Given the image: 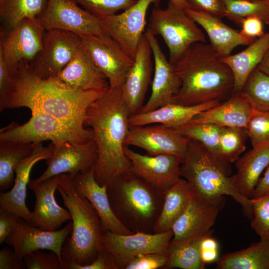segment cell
Listing matches in <instances>:
<instances>
[{
    "label": "cell",
    "mask_w": 269,
    "mask_h": 269,
    "mask_svg": "<svg viewBox=\"0 0 269 269\" xmlns=\"http://www.w3.org/2000/svg\"><path fill=\"white\" fill-rule=\"evenodd\" d=\"M242 91L256 110L269 111V76L257 67L249 76Z\"/></svg>",
    "instance_id": "cell-39"
},
{
    "label": "cell",
    "mask_w": 269,
    "mask_h": 269,
    "mask_svg": "<svg viewBox=\"0 0 269 269\" xmlns=\"http://www.w3.org/2000/svg\"><path fill=\"white\" fill-rule=\"evenodd\" d=\"M247 137L245 128L221 127L217 156L229 164L235 162L246 149Z\"/></svg>",
    "instance_id": "cell-38"
},
{
    "label": "cell",
    "mask_w": 269,
    "mask_h": 269,
    "mask_svg": "<svg viewBox=\"0 0 269 269\" xmlns=\"http://www.w3.org/2000/svg\"><path fill=\"white\" fill-rule=\"evenodd\" d=\"M25 268L24 261L19 260L13 250L8 247L0 250V269H21Z\"/></svg>",
    "instance_id": "cell-50"
},
{
    "label": "cell",
    "mask_w": 269,
    "mask_h": 269,
    "mask_svg": "<svg viewBox=\"0 0 269 269\" xmlns=\"http://www.w3.org/2000/svg\"><path fill=\"white\" fill-rule=\"evenodd\" d=\"M19 217L0 207V244L6 243L12 235Z\"/></svg>",
    "instance_id": "cell-48"
},
{
    "label": "cell",
    "mask_w": 269,
    "mask_h": 269,
    "mask_svg": "<svg viewBox=\"0 0 269 269\" xmlns=\"http://www.w3.org/2000/svg\"><path fill=\"white\" fill-rule=\"evenodd\" d=\"M269 50V31L258 38L244 50L222 58L231 69L234 79L233 92L241 91L251 73Z\"/></svg>",
    "instance_id": "cell-30"
},
{
    "label": "cell",
    "mask_w": 269,
    "mask_h": 269,
    "mask_svg": "<svg viewBox=\"0 0 269 269\" xmlns=\"http://www.w3.org/2000/svg\"><path fill=\"white\" fill-rule=\"evenodd\" d=\"M167 261V253L140 254L126 266L125 269H164Z\"/></svg>",
    "instance_id": "cell-44"
},
{
    "label": "cell",
    "mask_w": 269,
    "mask_h": 269,
    "mask_svg": "<svg viewBox=\"0 0 269 269\" xmlns=\"http://www.w3.org/2000/svg\"><path fill=\"white\" fill-rule=\"evenodd\" d=\"M173 237L172 229L158 233L135 232L129 235L106 231L103 237V245L112 255L118 269H125L140 254L167 253Z\"/></svg>",
    "instance_id": "cell-11"
},
{
    "label": "cell",
    "mask_w": 269,
    "mask_h": 269,
    "mask_svg": "<svg viewBox=\"0 0 269 269\" xmlns=\"http://www.w3.org/2000/svg\"><path fill=\"white\" fill-rule=\"evenodd\" d=\"M94 167L84 173L70 174L76 190L86 198L95 208L105 232L120 235L134 233L125 227L113 212L108 198L107 186L100 185L96 180Z\"/></svg>",
    "instance_id": "cell-23"
},
{
    "label": "cell",
    "mask_w": 269,
    "mask_h": 269,
    "mask_svg": "<svg viewBox=\"0 0 269 269\" xmlns=\"http://www.w3.org/2000/svg\"><path fill=\"white\" fill-rule=\"evenodd\" d=\"M195 192L189 183L180 178L165 193L162 210L153 229V233L170 229L187 208Z\"/></svg>",
    "instance_id": "cell-31"
},
{
    "label": "cell",
    "mask_w": 269,
    "mask_h": 269,
    "mask_svg": "<svg viewBox=\"0 0 269 269\" xmlns=\"http://www.w3.org/2000/svg\"><path fill=\"white\" fill-rule=\"evenodd\" d=\"M35 144L15 141H0V191L11 187L15 180V168L32 152Z\"/></svg>",
    "instance_id": "cell-34"
},
{
    "label": "cell",
    "mask_w": 269,
    "mask_h": 269,
    "mask_svg": "<svg viewBox=\"0 0 269 269\" xmlns=\"http://www.w3.org/2000/svg\"><path fill=\"white\" fill-rule=\"evenodd\" d=\"M206 235L178 241L171 240L167 250L168 261L164 269H205V264L201 257L200 245Z\"/></svg>",
    "instance_id": "cell-33"
},
{
    "label": "cell",
    "mask_w": 269,
    "mask_h": 269,
    "mask_svg": "<svg viewBox=\"0 0 269 269\" xmlns=\"http://www.w3.org/2000/svg\"><path fill=\"white\" fill-rule=\"evenodd\" d=\"M255 110L251 101L243 91L233 92L226 102L197 114L190 122L246 129Z\"/></svg>",
    "instance_id": "cell-25"
},
{
    "label": "cell",
    "mask_w": 269,
    "mask_h": 269,
    "mask_svg": "<svg viewBox=\"0 0 269 269\" xmlns=\"http://www.w3.org/2000/svg\"><path fill=\"white\" fill-rule=\"evenodd\" d=\"M160 0H137L120 14L99 18L106 32L116 41L124 51L134 59L144 33L147 9Z\"/></svg>",
    "instance_id": "cell-14"
},
{
    "label": "cell",
    "mask_w": 269,
    "mask_h": 269,
    "mask_svg": "<svg viewBox=\"0 0 269 269\" xmlns=\"http://www.w3.org/2000/svg\"><path fill=\"white\" fill-rule=\"evenodd\" d=\"M172 65L181 85L171 103L199 105L233 92L232 72L210 44H193Z\"/></svg>",
    "instance_id": "cell-3"
},
{
    "label": "cell",
    "mask_w": 269,
    "mask_h": 269,
    "mask_svg": "<svg viewBox=\"0 0 269 269\" xmlns=\"http://www.w3.org/2000/svg\"><path fill=\"white\" fill-rule=\"evenodd\" d=\"M206 32L210 44L221 57L230 55L240 45H249L256 39L242 35L237 31L224 23L220 18L191 8L184 9Z\"/></svg>",
    "instance_id": "cell-27"
},
{
    "label": "cell",
    "mask_w": 269,
    "mask_h": 269,
    "mask_svg": "<svg viewBox=\"0 0 269 269\" xmlns=\"http://www.w3.org/2000/svg\"><path fill=\"white\" fill-rule=\"evenodd\" d=\"M87 11L101 18L133 5L137 0H72Z\"/></svg>",
    "instance_id": "cell-41"
},
{
    "label": "cell",
    "mask_w": 269,
    "mask_h": 269,
    "mask_svg": "<svg viewBox=\"0 0 269 269\" xmlns=\"http://www.w3.org/2000/svg\"><path fill=\"white\" fill-rule=\"evenodd\" d=\"M235 162L234 185L241 195L251 199L262 173L269 166V142L253 147Z\"/></svg>",
    "instance_id": "cell-29"
},
{
    "label": "cell",
    "mask_w": 269,
    "mask_h": 269,
    "mask_svg": "<svg viewBox=\"0 0 269 269\" xmlns=\"http://www.w3.org/2000/svg\"><path fill=\"white\" fill-rule=\"evenodd\" d=\"M13 88V81L3 54L0 51V112L7 109L8 98Z\"/></svg>",
    "instance_id": "cell-45"
},
{
    "label": "cell",
    "mask_w": 269,
    "mask_h": 269,
    "mask_svg": "<svg viewBox=\"0 0 269 269\" xmlns=\"http://www.w3.org/2000/svg\"><path fill=\"white\" fill-rule=\"evenodd\" d=\"M124 151L131 162V172L165 192L181 178L182 158L178 156L143 155L127 145Z\"/></svg>",
    "instance_id": "cell-18"
},
{
    "label": "cell",
    "mask_w": 269,
    "mask_h": 269,
    "mask_svg": "<svg viewBox=\"0 0 269 269\" xmlns=\"http://www.w3.org/2000/svg\"><path fill=\"white\" fill-rule=\"evenodd\" d=\"M220 101L215 100L193 106L170 103L155 110L130 116L129 125L131 127L159 123L167 128L179 127L190 122L197 114L219 105Z\"/></svg>",
    "instance_id": "cell-28"
},
{
    "label": "cell",
    "mask_w": 269,
    "mask_h": 269,
    "mask_svg": "<svg viewBox=\"0 0 269 269\" xmlns=\"http://www.w3.org/2000/svg\"><path fill=\"white\" fill-rule=\"evenodd\" d=\"M226 16L241 27L242 20L256 16L269 26V0H223Z\"/></svg>",
    "instance_id": "cell-36"
},
{
    "label": "cell",
    "mask_w": 269,
    "mask_h": 269,
    "mask_svg": "<svg viewBox=\"0 0 269 269\" xmlns=\"http://www.w3.org/2000/svg\"><path fill=\"white\" fill-rule=\"evenodd\" d=\"M48 0H0V17L4 29L9 30L25 18H38Z\"/></svg>",
    "instance_id": "cell-35"
},
{
    "label": "cell",
    "mask_w": 269,
    "mask_h": 269,
    "mask_svg": "<svg viewBox=\"0 0 269 269\" xmlns=\"http://www.w3.org/2000/svg\"><path fill=\"white\" fill-rule=\"evenodd\" d=\"M64 206L71 216L72 230L61 253L63 269L71 264H91L103 249L105 233L100 218L89 200L76 190L69 174L57 175Z\"/></svg>",
    "instance_id": "cell-4"
},
{
    "label": "cell",
    "mask_w": 269,
    "mask_h": 269,
    "mask_svg": "<svg viewBox=\"0 0 269 269\" xmlns=\"http://www.w3.org/2000/svg\"><path fill=\"white\" fill-rule=\"evenodd\" d=\"M257 68L269 76V50L267 51Z\"/></svg>",
    "instance_id": "cell-52"
},
{
    "label": "cell",
    "mask_w": 269,
    "mask_h": 269,
    "mask_svg": "<svg viewBox=\"0 0 269 269\" xmlns=\"http://www.w3.org/2000/svg\"><path fill=\"white\" fill-rule=\"evenodd\" d=\"M268 194H269V166L265 169L264 176L260 178L252 198Z\"/></svg>",
    "instance_id": "cell-51"
},
{
    "label": "cell",
    "mask_w": 269,
    "mask_h": 269,
    "mask_svg": "<svg viewBox=\"0 0 269 269\" xmlns=\"http://www.w3.org/2000/svg\"><path fill=\"white\" fill-rule=\"evenodd\" d=\"M37 19L45 30L61 29L79 35L108 34L99 18L72 0H48L45 10Z\"/></svg>",
    "instance_id": "cell-13"
},
{
    "label": "cell",
    "mask_w": 269,
    "mask_h": 269,
    "mask_svg": "<svg viewBox=\"0 0 269 269\" xmlns=\"http://www.w3.org/2000/svg\"><path fill=\"white\" fill-rule=\"evenodd\" d=\"M45 30L37 18H25L0 32V51L10 74L23 63L30 64L43 48Z\"/></svg>",
    "instance_id": "cell-9"
},
{
    "label": "cell",
    "mask_w": 269,
    "mask_h": 269,
    "mask_svg": "<svg viewBox=\"0 0 269 269\" xmlns=\"http://www.w3.org/2000/svg\"><path fill=\"white\" fill-rule=\"evenodd\" d=\"M79 36L83 46L95 65L106 77L110 87H121L134 59L108 34Z\"/></svg>",
    "instance_id": "cell-10"
},
{
    "label": "cell",
    "mask_w": 269,
    "mask_h": 269,
    "mask_svg": "<svg viewBox=\"0 0 269 269\" xmlns=\"http://www.w3.org/2000/svg\"><path fill=\"white\" fill-rule=\"evenodd\" d=\"M146 29L163 38L172 64L193 44L206 42L198 24L184 9L169 1L164 9L158 7L152 9Z\"/></svg>",
    "instance_id": "cell-7"
},
{
    "label": "cell",
    "mask_w": 269,
    "mask_h": 269,
    "mask_svg": "<svg viewBox=\"0 0 269 269\" xmlns=\"http://www.w3.org/2000/svg\"><path fill=\"white\" fill-rule=\"evenodd\" d=\"M229 165L200 142L188 139L180 175L197 194L211 198L231 196L240 204L245 214L251 220L252 200L244 197L236 188Z\"/></svg>",
    "instance_id": "cell-6"
},
{
    "label": "cell",
    "mask_w": 269,
    "mask_h": 269,
    "mask_svg": "<svg viewBox=\"0 0 269 269\" xmlns=\"http://www.w3.org/2000/svg\"><path fill=\"white\" fill-rule=\"evenodd\" d=\"M36 197L31 213L30 223L46 231H55L71 220L69 210L58 205L55 192L58 187L57 176L51 177L36 185H29Z\"/></svg>",
    "instance_id": "cell-24"
},
{
    "label": "cell",
    "mask_w": 269,
    "mask_h": 269,
    "mask_svg": "<svg viewBox=\"0 0 269 269\" xmlns=\"http://www.w3.org/2000/svg\"><path fill=\"white\" fill-rule=\"evenodd\" d=\"M216 263L217 269H269V240L225 254Z\"/></svg>",
    "instance_id": "cell-32"
},
{
    "label": "cell",
    "mask_w": 269,
    "mask_h": 269,
    "mask_svg": "<svg viewBox=\"0 0 269 269\" xmlns=\"http://www.w3.org/2000/svg\"><path fill=\"white\" fill-rule=\"evenodd\" d=\"M190 8L219 18L225 17L226 8L223 0H187Z\"/></svg>",
    "instance_id": "cell-46"
},
{
    "label": "cell",
    "mask_w": 269,
    "mask_h": 269,
    "mask_svg": "<svg viewBox=\"0 0 269 269\" xmlns=\"http://www.w3.org/2000/svg\"><path fill=\"white\" fill-rule=\"evenodd\" d=\"M37 250L23 258L27 269H63L62 262L54 251L45 253Z\"/></svg>",
    "instance_id": "cell-43"
},
{
    "label": "cell",
    "mask_w": 269,
    "mask_h": 269,
    "mask_svg": "<svg viewBox=\"0 0 269 269\" xmlns=\"http://www.w3.org/2000/svg\"><path fill=\"white\" fill-rule=\"evenodd\" d=\"M53 145L52 155L46 160L47 167L29 185H36L61 174L74 175L84 173L95 166L97 148L94 139L84 142H67Z\"/></svg>",
    "instance_id": "cell-15"
},
{
    "label": "cell",
    "mask_w": 269,
    "mask_h": 269,
    "mask_svg": "<svg viewBox=\"0 0 269 269\" xmlns=\"http://www.w3.org/2000/svg\"><path fill=\"white\" fill-rule=\"evenodd\" d=\"M55 78L80 91L103 90L110 87L106 77L93 63L82 43L72 60Z\"/></svg>",
    "instance_id": "cell-26"
},
{
    "label": "cell",
    "mask_w": 269,
    "mask_h": 269,
    "mask_svg": "<svg viewBox=\"0 0 269 269\" xmlns=\"http://www.w3.org/2000/svg\"><path fill=\"white\" fill-rule=\"evenodd\" d=\"M81 45L80 36L58 29L45 31L43 48L29 66L42 79L55 78L70 62Z\"/></svg>",
    "instance_id": "cell-12"
},
{
    "label": "cell",
    "mask_w": 269,
    "mask_h": 269,
    "mask_svg": "<svg viewBox=\"0 0 269 269\" xmlns=\"http://www.w3.org/2000/svg\"><path fill=\"white\" fill-rule=\"evenodd\" d=\"M253 217L251 226L260 240H269V194L251 198Z\"/></svg>",
    "instance_id": "cell-40"
},
{
    "label": "cell",
    "mask_w": 269,
    "mask_h": 269,
    "mask_svg": "<svg viewBox=\"0 0 269 269\" xmlns=\"http://www.w3.org/2000/svg\"><path fill=\"white\" fill-rule=\"evenodd\" d=\"M246 132L253 147L269 142V111L255 110Z\"/></svg>",
    "instance_id": "cell-42"
},
{
    "label": "cell",
    "mask_w": 269,
    "mask_h": 269,
    "mask_svg": "<svg viewBox=\"0 0 269 269\" xmlns=\"http://www.w3.org/2000/svg\"><path fill=\"white\" fill-rule=\"evenodd\" d=\"M10 74L13 88L7 109L25 107L31 111L44 112L73 130L84 134L92 133L91 128H85L87 109L109 88L88 91L75 90L56 78H40L28 63L19 65Z\"/></svg>",
    "instance_id": "cell-1"
},
{
    "label": "cell",
    "mask_w": 269,
    "mask_h": 269,
    "mask_svg": "<svg viewBox=\"0 0 269 269\" xmlns=\"http://www.w3.org/2000/svg\"><path fill=\"white\" fill-rule=\"evenodd\" d=\"M225 198H211L195 193L187 208L173 225L172 241L204 236L211 232Z\"/></svg>",
    "instance_id": "cell-17"
},
{
    "label": "cell",
    "mask_w": 269,
    "mask_h": 269,
    "mask_svg": "<svg viewBox=\"0 0 269 269\" xmlns=\"http://www.w3.org/2000/svg\"><path fill=\"white\" fill-rule=\"evenodd\" d=\"M144 34L154 58V74L150 96L139 113L153 110L171 103L181 85L173 65L166 58L155 36L147 29Z\"/></svg>",
    "instance_id": "cell-20"
},
{
    "label": "cell",
    "mask_w": 269,
    "mask_h": 269,
    "mask_svg": "<svg viewBox=\"0 0 269 269\" xmlns=\"http://www.w3.org/2000/svg\"><path fill=\"white\" fill-rule=\"evenodd\" d=\"M168 129L185 138L200 142L217 156L221 127L190 121L179 127Z\"/></svg>",
    "instance_id": "cell-37"
},
{
    "label": "cell",
    "mask_w": 269,
    "mask_h": 269,
    "mask_svg": "<svg viewBox=\"0 0 269 269\" xmlns=\"http://www.w3.org/2000/svg\"><path fill=\"white\" fill-rule=\"evenodd\" d=\"M263 21L256 16L244 18L242 21L240 34L246 37L256 39L264 35Z\"/></svg>",
    "instance_id": "cell-49"
},
{
    "label": "cell",
    "mask_w": 269,
    "mask_h": 269,
    "mask_svg": "<svg viewBox=\"0 0 269 269\" xmlns=\"http://www.w3.org/2000/svg\"><path fill=\"white\" fill-rule=\"evenodd\" d=\"M169 1L184 9L190 8V6L187 0H169Z\"/></svg>",
    "instance_id": "cell-53"
},
{
    "label": "cell",
    "mask_w": 269,
    "mask_h": 269,
    "mask_svg": "<svg viewBox=\"0 0 269 269\" xmlns=\"http://www.w3.org/2000/svg\"><path fill=\"white\" fill-rule=\"evenodd\" d=\"M72 230V221L60 229L46 231L19 217L12 235L5 243L13 247L16 256L22 261L27 255L39 250L54 251L61 260L63 246Z\"/></svg>",
    "instance_id": "cell-16"
},
{
    "label": "cell",
    "mask_w": 269,
    "mask_h": 269,
    "mask_svg": "<svg viewBox=\"0 0 269 269\" xmlns=\"http://www.w3.org/2000/svg\"><path fill=\"white\" fill-rule=\"evenodd\" d=\"M188 139L164 127L157 126L130 127L125 145L141 148L150 155L169 154L182 159L187 147Z\"/></svg>",
    "instance_id": "cell-22"
},
{
    "label": "cell",
    "mask_w": 269,
    "mask_h": 269,
    "mask_svg": "<svg viewBox=\"0 0 269 269\" xmlns=\"http://www.w3.org/2000/svg\"><path fill=\"white\" fill-rule=\"evenodd\" d=\"M53 151L52 143L48 146H44L42 143L35 144L30 155L21 160L16 166L15 180L11 189L8 192H0V207L30 223L31 212L28 209L25 202L30 172L36 163L50 158Z\"/></svg>",
    "instance_id": "cell-19"
},
{
    "label": "cell",
    "mask_w": 269,
    "mask_h": 269,
    "mask_svg": "<svg viewBox=\"0 0 269 269\" xmlns=\"http://www.w3.org/2000/svg\"><path fill=\"white\" fill-rule=\"evenodd\" d=\"M151 48L144 33L138 44L134 63L121 87L131 116L140 112L152 72Z\"/></svg>",
    "instance_id": "cell-21"
},
{
    "label": "cell",
    "mask_w": 269,
    "mask_h": 269,
    "mask_svg": "<svg viewBox=\"0 0 269 269\" xmlns=\"http://www.w3.org/2000/svg\"><path fill=\"white\" fill-rule=\"evenodd\" d=\"M130 116L121 87H109L87 109L85 126L92 130L97 146L94 174L101 186L130 171L131 162L124 151L130 130Z\"/></svg>",
    "instance_id": "cell-2"
},
{
    "label": "cell",
    "mask_w": 269,
    "mask_h": 269,
    "mask_svg": "<svg viewBox=\"0 0 269 269\" xmlns=\"http://www.w3.org/2000/svg\"><path fill=\"white\" fill-rule=\"evenodd\" d=\"M106 186L112 209L125 227L134 233H153L165 192L131 171L117 176Z\"/></svg>",
    "instance_id": "cell-5"
},
{
    "label": "cell",
    "mask_w": 269,
    "mask_h": 269,
    "mask_svg": "<svg viewBox=\"0 0 269 269\" xmlns=\"http://www.w3.org/2000/svg\"><path fill=\"white\" fill-rule=\"evenodd\" d=\"M31 117L20 125L12 123L0 131V141L36 144L50 140L54 145L67 142H84L93 139V132L82 133L71 129L56 118L44 112L32 111Z\"/></svg>",
    "instance_id": "cell-8"
},
{
    "label": "cell",
    "mask_w": 269,
    "mask_h": 269,
    "mask_svg": "<svg viewBox=\"0 0 269 269\" xmlns=\"http://www.w3.org/2000/svg\"><path fill=\"white\" fill-rule=\"evenodd\" d=\"M66 269H118L112 255L104 247L96 259L91 264L80 266L75 264L69 265Z\"/></svg>",
    "instance_id": "cell-47"
}]
</instances>
